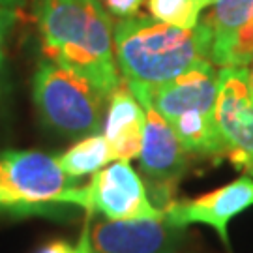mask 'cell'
Listing matches in <instances>:
<instances>
[{
  "label": "cell",
  "mask_w": 253,
  "mask_h": 253,
  "mask_svg": "<svg viewBox=\"0 0 253 253\" xmlns=\"http://www.w3.org/2000/svg\"><path fill=\"white\" fill-rule=\"evenodd\" d=\"M47 60L84 77L105 96L120 84L113 21L100 0H36Z\"/></svg>",
  "instance_id": "1"
},
{
  "label": "cell",
  "mask_w": 253,
  "mask_h": 253,
  "mask_svg": "<svg viewBox=\"0 0 253 253\" xmlns=\"http://www.w3.org/2000/svg\"><path fill=\"white\" fill-rule=\"evenodd\" d=\"M113 45L118 72L141 101L154 88L210 60L212 32L205 23L186 30L150 15H133L115 25Z\"/></svg>",
  "instance_id": "2"
},
{
  "label": "cell",
  "mask_w": 253,
  "mask_h": 253,
  "mask_svg": "<svg viewBox=\"0 0 253 253\" xmlns=\"http://www.w3.org/2000/svg\"><path fill=\"white\" fill-rule=\"evenodd\" d=\"M143 101L152 103L190 154L225 158L216 122L217 73L210 60H203L176 79L154 88L139 103Z\"/></svg>",
  "instance_id": "3"
},
{
  "label": "cell",
  "mask_w": 253,
  "mask_h": 253,
  "mask_svg": "<svg viewBox=\"0 0 253 253\" xmlns=\"http://www.w3.org/2000/svg\"><path fill=\"white\" fill-rule=\"evenodd\" d=\"M68 207L84 208V188L38 150L0 152V214L49 216Z\"/></svg>",
  "instance_id": "4"
},
{
  "label": "cell",
  "mask_w": 253,
  "mask_h": 253,
  "mask_svg": "<svg viewBox=\"0 0 253 253\" xmlns=\"http://www.w3.org/2000/svg\"><path fill=\"white\" fill-rule=\"evenodd\" d=\"M105 98L84 77L51 60L38 64L32 77V100L38 117L47 127L62 135L98 133L103 122Z\"/></svg>",
  "instance_id": "5"
},
{
  "label": "cell",
  "mask_w": 253,
  "mask_h": 253,
  "mask_svg": "<svg viewBox=\"0 0 253 253\" xmlns=\"http://www.w3.org/2000/svg\"><path fill=\"white\" fill-rule=\"evenodd\" d=\"M216 122L225 158L253 176V101L248 68H221L217 72Z\"/></svg>",
  "instance_id": "6"
},
{
  "label": "cell",
  "mask_w": 253,
  "mask_h": 253,
  "mask_svg": "<svg viewBox=\"0 0 253 253\" xmlns=\"http://www.w3.org/2000/svg\"><path fill=\"white\" fill-rule=\"evenodd\" d=\"M84 210L115 221H135L162 217L163 210L154 207L145 180L127 162H115L92 174L84 186Z\"/></svg>",
  "instance_id": "7"
},
{
  "label": "cell",
  "mask_w": 253,
  "mask_h": 253,
  "mask_svg": "<svg viewBox=\"0 0 253 253\" xmlns=\"http://www.w3.org/2000/svg\"><path fill=\"white\" fill-rule=\"evenodd\" d=\"M146 111V127L143 148L139 154L141 178L156 201L163 207L171 203V197L188 169V150L163 117L150 101L141 103Z\"/></svg>",
  "instance_id": "8"
},
{
  "label": "cell",
  "mask_w": 253,
  "mask_h": 253,
  "mask_svg": "<svg viewBox=\"0 0 253 253\" xmlns=\"http://www.w3.org/2000/svg\"><path fill=\"white\" fill-rule=\"evenodd\" d=\"M253 207V178L238 176L217 190L205 193L201 197L188 201H171L162 208L163 216L174 227L186 229L195 223L212 227L221 238L227 250H231V240L227 227L238 214Z\"/></svg>",
  "instance_id": "9"
},
{
  "label": "cell",
  "mask_w": 253,
  "mask_h": 253,
  "mask_svg": "<svg viewBox=\"0 0 253 253\" xmlns=\"http://www.w3.org/2000/svg\"><path fill=\"white\" fill-rule=\"evenodd\" d=\"M184 229L165 216L135 221L100 219L88 233L94 253H174Z\"/></svg>",
  "instance_id": "10"
},
{
  "label": "cell",
  "mask_w": 253,
  "mask_h": 253,
  "mask_svg": "<svg viewBox=\"0 0 253 253\" xmlns=\"http://www.w3.org/2000/svg\"><path fill=\"white\" fill-rule=\"evenodd\" d=\"M146 127V111L122 79L109 94L107 118L103 135L111 145L117 162H131L139 158Z\"/></svg>",
  "instance_id": "11"
},
{
  "label": "cell",
  "mask_w": 253,
  "mask_h": 253,
  "mask_svg": "<svg viewBox=\"0 0 253 253\" xmlns=\"http://www.w3.org/2000/svg\"><path fill=\"white\" fill-rule=\"evenodd\" d=\"M253 19V0H216L203 21L212 32L210 62L219 68L231 66L233 47L240 28Z\"/></svg>",
  "instance_id": "12"
},
{
  "label": "cell",
  "mask_w": 253,
  "mask_h": 253,
  "mask_svg": "<svg viewBox=\"0 0 253 253\" xmlns=\"http://www.w3.org/2000/svg\"><path fill=\"white\" fill-rule=\"evenodd\" d=\"M113 160V150L105 135L92 133L79 139L75 145L60 154L56 158V163L70 178L77 180L86 174H96Z\"/></svg>",
  "instance_id": "13"
},
{
  "label": "cell",
  "mask_w": 253,
  "mask_h": 253,
  "mask_svg": "<svg viewBox=\"0 0 253 253\" xmlns=\"http://www.w3.org/2000/svg\"><path fill=\"white\" fill-rule=\"evenodd\" d=\"M216 0H146V9L160 23L176 28L199 27L201 13L214 6Z\"/></svg>",
  "instance_id": "14"
},
{
  "label": "cell",
  "mask_w": 253,
  "mask_h": 253,
  "mask_svg": "<svg viewBox=\"0 0 253 253\" xmlns=\"http://www.w3.org/2000/svg\"><path fill=\"white\" fill-rule=\"evenodd\" d=\"M38 253H94L90 246V238H88V231L83 235L81 242L77 246H72L66 240H53L45 244Z\"/></svg>",
  "instance_id": "15"
},
{
  "label": "cell",
  "mask_w": 253,
  "mask_h": 253,
  "mask_svg": "<svg viewBox=\"0 0 253 253\" xmlns=\"http://www.w3.org/2000/svg\"><path fill=\"white\" fill-rule=\"evenodd\" d=\"M100 2L113 15H117L120 19H127L137 15V11L143 6L145 0H100Z\"/></svg>",
  "instance_id": "16"
},
{
  "label": "cell",
  "mask_w": 253,
  "mask_h": 253,
  "mask_svg": "<svg viewBox=\"0 0 253 253\" xmlns=\"http://www.w3.org/2000/svg\"><path fill=\"white\" fill-rule=\"evenodd\" d=\"M19 21V11L0 6V43H4Z\"/></svg>",
  "instance_id": "17"
},
{
  "label": "cell",
  "mask_w": 253,
  "mask_h": 253,
  "mask_svg": "<svg viewBox=\"0 0 253 253\" xmlns=\"http://www.w3.org/2000/svg\"><path fill=\"white\" fill-rule=\"evenodd\" d=\"M9 98V79H8V62L4 53V43H0V113L4 109V103Z\"/></svg>",
  "instance_id": "18"
},
{
  "label": "cell",
  "mask_w": 253,
  "mask_h": 253,
  "mask_svg": "<svg viewBox=\"0 0 253 253\" xmlns=\"http://www.w3.org/2000/svg\"><path fill=\"white\" fill-rule=\"evenodd\" d=\"M27 2L28 0H0V6H2V8L17 9V8H23Z\"/></svg>",
  "instance_id": "19"
},
{
  "label": "cell",
  "mask_w": 253,
  "mask_h": 253,
  "mask_svg": "<svg viewBox=\"0 0 253 253\" xmlns=\"http://www.w3.org/2000/svg\"><path fill=\"white\" fill-rule=\"evenodd\" d=\"M248 79H250V94H252V101H253V62L248 66Z\"/></svg>",
  "instance_id": "20"
}]
</instances>
